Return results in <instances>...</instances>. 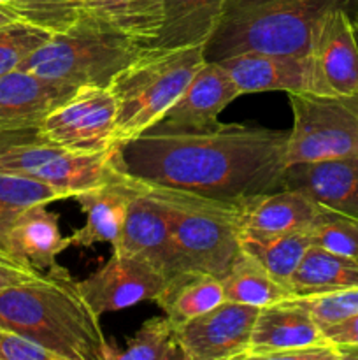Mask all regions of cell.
<instances>
[{
	"label": "cell",
	"instance_id": "obj_1",
	"mask_svg": "<svg viewBox=\"0 0 358 360\" xmlns=\"http://www.w3.org/2000/svg\"><path fill=\"white\" fill-rule=\"evenodd\" d=\"M288 132L218 123L204 132H157L118 148L123 171L144 183L246 204L283 188Z\"/></svg>",
	"mask_w": 358,
	"mask_h": 360
},
{
	"label": "cell",
	"instance_id": "obj_2",
	"mask_svg": "<svg viewBox=\"0 0 358 360\" xmlns=\"http://www.w3.org/2000/svg\"><path fill=\"white\" fill-rule=\"evenodd\" d=\"M100 316L67 269L0 290V327L44 347L58 360H112Z\"/></svg>",
	"mask_w": 358,
	"mask_h": 360
},
{
	"label": "cell",
	"instance_id": "obj_3",
	"mask_svg": "<svg viewBox=\"0 0 358 360\" xmlns=\"http://www.w3.org/2000/svg\"><path fill=\"white\" fill-rule=\"evenodd\" d=\"M339 7L357 13L358 0H225L206 60L244 51L309 55L319 21Z\"/></svg>",
	"mask_w": 358,
	"mask_h": 360
},
{
	"label": "cell",
	"instance_id": "obj_4",
	"mask_svg": "<svg viewBox=\"0 0 358 360\" xmlns=\"http://www.w3.org/2000/svg\"><path fill=\"white\" fill-rule=\"evenodd\" d=\"M140 183L167 213L183 273L200 271L223 280L242 250L241 224L244 204L209 199L171 186Z\"/></svg>",
	"mask_w": 358,
	"mask_h": 360
},
{
	"label": "cell",
	"instance_id": "obj_5",
	"mask_svg": "<svg viewBox=\"0 0 358 360\" xmlns=\"http://www.w3.org/2000/svg\"><path fill=\"white\" fill-rule=\"evenodd\" d=\"M206 46L146 48L109 84L116 101L114 146L153 129L206 62Z\"/></svg>",
	"mask_w": 358,
	"mask_h": 360
},
{
	"label": "cell",
	"instance_id": "obj_6",
	"mask_svg": "<svg viewBox=\"0 0 358 360\" xmlns=\"http://www.w3.org/2000/svg\"><path fill=\"white\" fill-rule=\"evenodd\" d=\"M144 46L81 14L67 30L53 34L20 69L70 86H105L139 58Z\"/></svg>",
	"mask_w": 358,
	"mask_h": 360
},
{
	"label": "cell",
	"instance_id": "obj_7",
	"mask_svg": "<svg viewBox=\"0 0 358 360\" xmlns=\"http://www.w3.org/2000/svg\"><path fill=\"white\" fill-rule=\"evenodd\" d=\"M293 127L288 132L286 167L358 155V95L288 94Z\"/></svg>",
	"mask_w": 358,
	"mask_h": 360
},
{
	"label": "cell",
	"instance_id": "obj_8",
	"mask_svg": "<svg viewBox=\"0 0 358 360\" xmlns=\"http://www.w3.org/2000/svg\"><path fill=\"white\" fill-rule=\"evenodd\" d=\"M0 171L28 176L67 197L97 188L123 172L118 148L98 153L72 151L44 139L18 144L0 155Z\"/></svg>",
	"mask_w": 358,
	"mask_h": 360
},
{
	"label": "cell",
	"instance_id": "obj_9",
	"mask_svg": "<svg viewBox=\"0 0 358 360\" xmlns=\"http://www.w3.org/2000/svg\"><path fill=\"white\" fill-rule=\"evenodd\" d=\"M321 327L293 297L260 308L246 360H343Z\"/></svg>",
	"mask_w": 358,
	"mask_h": 360
},
{
	"label": "cell",
	"instance_id": "obj_10",
	"mask_svg": "<svg viewBox=\"0 0 358 360\" xmlns=\"http://www.w3.org/2000/svg\"><path fill=\"white\" fill-rule=\"evenodd\" d=\"M116 101L105 86L83 84L56 105L39 125L48 143L72 151L98 153L114 150Z\"/></svg>",
	"mask_w": 358,
	"mask_h": 360
},
{
	"label": "cell",
	"instance_id": "obj_11",
	"mask_svg": "<svg viewBox=\"0 0 358 360\" xmlns=\"http://www.w3.org/2000/svg\"><path fill=\"white\" fill-rule=\"evenodd\" d=\"M76 283L88 306L102 316L104 313L132 308L139 302L154 301L167 280L139 257L112 250L104 266Z\"/></svg>",
	"mask_w": 358,
	"mask_h": 360
},
{
	"label": "cell",
	"instance_id": "obj_12",
	"mask_svg": "<svg viewBox=\"0 0 358 360\" xmlns=\"http://www.w3.org/2000/svg\"><path fill=\"white\" fill-rule=\"evenodd\" d=\"M260 308L225 301L178 327L186 360H246Z\"/></svg>",
	"mask_w": 358,
	"mask_h": 360
},
{
	"label": "cell",
	"instance_id": "obj_13",
	"mask_svg": "<svg viewBox=\"0 0 358 360\" xmlns=\"http://www.w3.org/2000/svg\"><path fill=\"white\" fill-rule=\"evenodd\" d=\"M214 62L225 67L241 95L265 91L319 94L311 55L244 51Z\"/></svg>",
	"mask_w": 358,
	"mask_h": 360
},
{
	"label": "cell",
	"instance_id": "obj_14",
	"mask_svg": "<svg viewBox=\"0 0 358 360\" xmlns=\"http://www.w3.org/2000/svg\"><path fill=\"white\" fill-rule=\"evenodd\" d=\"M351 11L339 7L323 16L311 44L319 94L358 95V42Z\"/></svg>",
	"mask_w": 358,
	"mask_h": 360
},
{
	"label": "cell",
	"instance_id": "obj_15",
	"mask_svg": "<svg viewBox=\"0 0 358 360\" xmlns=\"http://www.w3.org/2000/svg\"><path fill=\"white\" fill-rule=\"evenodd\" d=\"M241 97L220 62L206 60L164 118L150 130L157 132H204L218 125V116Z\"/></svg>",
	"mask_w": 358,
	"mask_h": 360
},
{
	"label": "cell",
	"instance_id": "obj_16",
	"mask_svg": "<svg viewBox=\"0 0 358 360\" xmlns=\"http://www.w3.org/2000/svg\"><path fill=\"white\" fill-rule=\"evenodd\" d=\"M137 179V178H135ZM112 250L130 253L154 269L160 271L165 280L183 273L174 241H172L171 224L165 210L154 197L144 190L137 179V192L132 197L126 214L121 239Z\"/></svg>",
	"mask_w": 358,
	"mask_h": 360
},
{
	"label": "cell",
	"instance_id": "obj_17",
	"mask_svg": "<svg viewBox=\"0 0 358 360\" xmlns=\"http://www.w3.org/2000/svg\"><path fill=\"white\" fill-rule=\"evenodd\" d=\"M283 188L298 190L325 210L358 220V155L288 165Z\"/></svg>",
	"mask_w": 358,
	"mask_h": 360
},
{
	"label": "cell",
	"instance_id": "obj_18",
	"mask_svg": "<svg viewBox=\"0 0 358 360\" xmlns=\"http://www.w3.org/2000/svg\"><path fill=\"white\" fill-rule=\"evenodd\" d=\"M135 192L137 179L123 171L112 181L74 197L86 213V224L70 236V246L91 248L97 243H109L114 248L121 239L130 200Z\"/></svg>",
	"mask_w": 358,
	"mask_h": 360
},
{
	"label": "cell",
	"instance_id": "obj_19",
	"mask_svg": "<svg viewBox=\"0 0 358 360\" xmlns=\"http://www.w3.org/2000/svg\"><path fill=\"white\" fill-rule=\"evenodd\" d=\"M76 91V86L56 83L27 70L0 76V129L39 127L42 120Z\"/></svg>",
	"mask_w": 358,
	"mask_h": 360
},
{
	"label": "cell",
	"instance_id": "obj_20",
	"mask_svg": "<svg viewBox=\"0 0 358 360\" xmlns=\"http://www.w3.org/2000/svg\"><path fill=\"white\" fill-rule=\"evenodd\" d=\"M325 207L298 190L281 188L248 200L242 207V231L253 236H281L309 231Z\"/></svg>",
	"mask_w": 358,
	"mask_h": 360
},
{
	"label": "cell",
	"instance_id": "obj_21",
	"mask_svg": "<svg viewBox=\"0 0 358 360\" xmlns=\"http://www.w3.org/2000/svg\"><path fill=\"white\" fill-rule=\"evenodd\" d=\"M9 250L13 255L30 264L41 273L62 269L56 259L70 248L69 238H63L58 214L48 210V204H35L21 211L9 229Z\"/></svg>",
	"mask_w": 358,
	"mask_h": 360
},
{
	"label": "cell",
	"instance_id": "obj_22",
	"mask_svg": "<svg viewBox=\"0 0 358 360\" xmlns=\"http://www.w3.org/2000/svg\"><path fill=\"white\" fill-rule=\"evenodd\" d=\"M225 0H164V20L151 48L206 46L221 20Z\"/></svg>",
	"mask_w": 358,
	"mask_h": 360
},
{
	"label": "cell",
	"instance_id": "obj_23",
	"mask_svg": "<svg viewBox=\"0 0 358 360\" xmlns=\"http://www.w3.org/2000/svg\"><path fill=\"white\" fill-rule=\"evenodd\" d=\"M154 302L178 329L225 302L223 280L200 271H185L167 280Z\"/></svg>",
	"mask_w": 358,
	"mask_h": 360
},
{
	"label": "cell",
	"instance_id": "obj_24",
	"mask_svg": "<svg viewBox=\"0 0 358 360\" xmlns=\"http://www.w3.org/2000/svg\"><path fill=\"white\" fill-rule=\"evenodd\" d=\"M83 14L151 48L164 20V0H84Z\"/></svg>",
	"mask_w": 358,
	"mask_h": 360
},
{
	"label": "cell",
	"instance_id": "obj_25",
	"mask_svg": "<svg viewBox=\"0 0 358 360\" xmlns=\"http://www.w3.org/2000/svg\"><path fill=\"white\" fill-rule=\"evenodd\" d=\"M225 301L265 308L295 297L290 287L277 281L258 260L246 252L239 253L230 271L223 278Z\"/></svg>",
	"mask_w": 358,
	"mask_h": 360
},
{
	"label": "cell",
	"instance_id": "obj_26",
	"mask_svg": "<svg viewBox=\"0 0 358 360\" xmlns=\"http://www.w3.org/2000/svg\"><path fill=\"white\" fill-rule=\"evenodd\" d=\"M358 285V259L337 255L312 245L291 278L295 295L321 294Z\"/></svg>",
	"mask_w": 358,
	"mask_h": 360
},
{
	"label": "cell",
	"instance_id": "obj_27",
	"mask_svg": "<svg viewBox=\"0 0 358 360\" xmlns=\"http://www.w3.org/2000/svg\"><path fill=\"white\" fill-rule=\"evenodd\" d=\"M69 199L63 192L28 176L0 171V262L27 264L9 250V229L18 214L35 204H51ZM30 266V264H28Z\"/></svg>",
	"mask_w": 358,
	"mask_h": 360
},
{
	"label": "cell",
	"instance_id": "obj_28",
	"mask_svg": "<svg viewBox=\"0 0 358 360\" xmlns=\"http://www.w3.org/2000/svg\"><path fill=\"white\" fill-rule=\"evenodd\" d=\"M311 246L309 231L281 236H253L241 232L242 252L258 260L277 281L286 287H290L295 271Z\"/></svg>",
	"mask_w": 358,
	"mask_h": 360
},
{
	"label": "cell",
	"instance_id": "obj_29",
	"mask_svg": "<svg viewBox=\"0 0 358 360\" xmlns=\"http://www.w3.org/2000/svg\"><path fill=\"white\" fill-rule=\"evenodd\" d=\"M112 360H186L178 341V329L167 316L146 320L123 350L114 352Z\"/></svg>",
	"mask_w": 358,
	"mask_h": 360
},
{
	"label": "cell",
	"instance_id": "obj_30",
	"mask_svg": "<svg viewBox=\"0 0 358 360\" xmlns=\"http://www.w3.org/2000/svg\"><path fill=\"white\" fill-rule=\"evenodd\" d=\"M84 0H18L11 9L21 21L35 25L49 34L72 27L83 14Z\"/></svg>",
	"mask_w": 358,
	"mask_h": 360
},
{
	"label": "cell",
	"instance_id": "obj_31",
	"mask_svg": "<svg viewBox=\"0 0 358 360\" xmlns=\"http://www.w3.org/2000/svg\"><path fill=\"white\" fill-rule=\"evenodd\" d=\"M53 34L27 23V21H13L0 27V76L13 72L21 67V63L41 48Z\"/></svg>",
	"mask_w": 358,
	"mask_h": 360
},
{
	"label": "cell",
	"instance_id": "obj_32",
	"mask_svg": "<svg viewBox=\"0 0 358 360\" xmlns=\"http://www.w3.org/2000/svg\"><path fill=\"white\" fill-rule=\"evenodd\" d=\"M309 236L314 246L337 255L358 259V220L323 210L309 229Z\"/></svg>",
	"mask_w": 358,
	"mask_h": 360
},
{
	"label": "cell",
	"instance_id": "obj_33",
	"mask_svg": "<svg viewBox=\"0 0 358 360\" xmlns=\"http://www.w3.org/2000/svg\"><path fill=\"white\" fill-rule=\"evenodd\" d=\"M295 302L307 309L319 327L358 315V285L321 294L295 295Z\"/></svg>",
	"mask_w": 358,
	"mask_h": 360
},
{
	"label": "cell",
	"instance_id": "obj_34",
	"mask_svg": "<svg viewBox=\"0 0 358 360\" xmlns=\"http://www.w3.org/2000/svg\"><path fill=\"white\" fill-rule=\"evenodd\" d=\"M0 360H58L35 341L0 327Z\"/></svg>",
	"mask_w": 358,
	"mask_h": 360
},
{
	"label": "cell",
	"instance_id": "obj_35",
	"mask_svg": "<svg viewBox=\"0 0 358 360\" xmlns=\"http://www.w3.org/2000/svg\"><path fill=\"white\" fill-rule=\"evenodd\" d=\"M323 334L346 359H358V315L321 327Z\"/></svg>",
	"mask_w": 358,
	"mask_h": 360
},
{
	"label": "cell",
	"instance_id": "obj_36",
	"mask_svg": "<svg viewBox=\"0 0 358 360\" xmlns=\"http://www.w3.org/2000/svg\"><path fill=\"white\" fill-rule=\"evenodd\" d=\"M42 274L35 267L28 266V264L20 262H0V290L13 285L23 283V281H32L41 278Z\"/></svg>",
	"mask_w": 358,
	"mask_h": 360
},
{
	"label": "cell",
	"instance_id": "obj_37",
	"mask_svg": "<svg viewBox=\"0 0 358 360\" xmlns=\"http://www.w3.org/2000/svg\"><path fill=\"white\" fill-rule=\"evenodd\" d=\"M42 139L39 134V127H28V129H0V155L6 153L11 148L18 144L32 143V141Z\"/></svg>",
	"mask_w": 358,
	"mask_h": 360
},
{
	"label": "cell",
	"instance_id": "obj_38",
	"mask_svg": "<svg viewBox=\"0 0 358 360\" xmlns=\"http://www.w3.org/2000/svg\"><path fill=\"white\" fill-rule=\"evenodd\" d=\"M18 20H20V18L14 14V11L11 9V7L0 6V27L7 23H13V21H18Z\"/></svg>",
	"mask_w": 358,
	"mask_h": 360
},
{
	"label": "cell",
	"instance_id": "obj_39",
	"mask_svg": "<svg viewBox=\"0 0 358 360\" xmlns=\"http://www.w3.org/2000/svg\"><path fill=\"white\" fill-rule=\"evenodd\" d=\"M351 20H353V30H354V37H357V42H358V11L357 13L351 14Z\"/></svg>",
	"mask_w": 358,
	"mask_h": 360
},
{
	"label": "cell",
	"instance_id": "obj_40",
	"mask_svg": "<svg viewBox=\"0 0 358 360\" xmlns=\"http://www.w3.org/2000/svg\"><path fill=\"white\" fill-rule=\"evenodd\" d=\"M16 2H18V0H0V6L11 7V6H14Z\"/></svg>",
	"mask_w": 358,
	"mask_h": 360
}]
</instances>
